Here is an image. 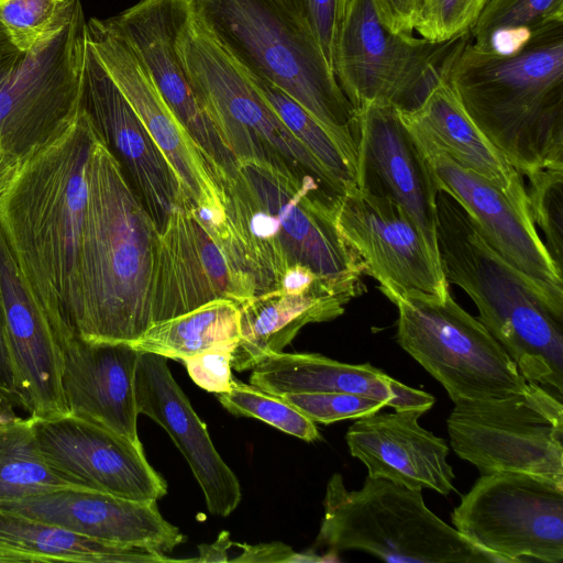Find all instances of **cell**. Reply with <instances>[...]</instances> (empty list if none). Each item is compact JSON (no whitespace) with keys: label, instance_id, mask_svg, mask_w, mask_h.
<instances>
[{"label":"cell","instance_id":"obj_15","mask_svg":"<svg viewBox=\"0 0 563 563\" xmlns=\"http://www.w3.org/2000/svg\"><path fill=\"white\" fill-rule=\"evenodd\" d=\"M189 0H140L104 24L122 38L214 170L232 175L238 161L201 106L181 58L179 41Z\"/></svg>","mask_w":563,"mask_h":563},{"label":"cell","instance_id":"obj_10","mask_svg":"<svg viewBox=\"0 0 563 563\" xmlns=\"http://www.w3.org/2000/svg\"><path fill=\"white\" fill-rule=\"evenodd\" d=\"M88 45L80 0H66L55 23L0 84V151L23 163L77 119Z\"/></svg>","mask_w":563,"mask_h":563},{"label":"cell","instance_id":"obj_9","mask_svg":"<svg viewBox=\"0 0 563 563\" xmlns=\"http://www.w3.org/2000/svg\"><path fill=\"white\" fill-rule=\"evenodd\" d=\"M470 31L445 41L389 32L371 0H350L338 35L333 71L355 111L372 104L418 109L448 77Z\"/></svg>","mask_w":563,"mask_h":563},{"label":"cell","instance_id":"obj_42","mask_svg":"<svg viewBox=\"0 0 563 563\" xmlns=\"http://www.w3.org/2000/svg\"><path fill=\"white\" fill-rule=\"evenodd\" d=\"M379 22L391 33L412 35L424 8V0H371Z\"/></svg>","mask_w":563,"mask_h":563},{"label":"cell","instance_id":"obj_25","mask_svg":"<svg viewBox=\"0 0 563 563\" xmlns=\"http://www.w3.org/2000/svg\"><path fill=\"white\" fill-rule=\"evenodd\" d=\"M56 340L68 413L141 443L135 399L139 352L126 343L89 342L76 333H60Z\"/></svg>","mask_w":563,"mask_h":563},{"label":"cell","instance_id":"obj_24","mask_svg":"<svg viewBox=\"0 0 563 563\" xmlns=\"http://www.w3.org/2000/svg\"><path fill=\"white\" fill-rule=\"evenodd\" d=\"M0 296L15 375L16 402L34 418L68 415L60 385L56 336L23 279L1 229Z\"/></svg>","mask_w":563,"mask_h":563},{"label":"cell","instance_id":"obj_1","mask_svg":"<svg viewBox=\"0 0 563 563\" xmlns=\"http://www.w3.org/2000/svg\"><path fill=\"white\" fill-rule=\"evenodd\" d=\"M100 134L80 109L57 139L24 161L0 198V229L54 334L74 332L88 167Z\"/></svg>","mask_w":563,"mask_h":563},{"label":"cell","instance_id":"obj_7","mask_svg":"<svg viewBox=\"0 0 563 563\" xmlns=\"http://www.w3.org/2000/svg\"><path fill=\"white\" fill-rule=\"evenodd\" d=\"M421 492L368 476L361 489L350 490L335 473L327 485L316 543L386 562L498 563L431 511Z\"/></svg>","mask_w":563,"mask_h":563},{"label":"cell","instance_id":"obj_33","mask_svg":"<svg viewBox=\"0 0 563 563\" xmlns=\"http://www.w3.org/2000/svg\"><path fill=\"white\" fill-rule=\"evenodd\" d=\"M244 74L288 130L311 152L319 163L347 191L355 188L356 150L340 140L278 87L261 78Z\"/></svg>","mask_w":563,"mask_h":563},{"label":"cell","instance_id":"obj_36","mask_svg":"<svg viewBox=\"0 0 563 563\" xmlns=\"http://www.w3.org/2000/svg\"><path fill=\"white\" fill-rule=\"evenodd\" d=\"M529 210L545 236V247L563 272V167H544L529 175Z\"/></svg>","mask_w":563,"mask_h":563},{"label":"cell","instance_id":"obj_8","mask_svg":"<svg viewBox=\"0 0 563 563\" xmlns=\"http://www.w3.org/2000/svg\"><path fill=\"white\" fill-rule=\"evenodd\" d=\"M179 48L198 100L238 162L268 163L332 194L347 191L288 130L191 11Z\"/></svg>","mask_w":563,"mask_h":563},{"label":"cell","instance_id":"obj_40","mask_svg":"<svg viewBox=\"0 0 563 563\" xmlns=\"http://www.w3.org/2000/svg\"><path fill=\"white\" fill-rule=\"evenodd\" d=\"M488 0H424L416 31L431 41H445L472 27Z\"/></svg>","mask_w":563,"mask_h":563},{"label":"cell","instance_id":"obj_26","mask_svg":"<svg viewBox=\"0 0 563 563\" xmlns=\"http://www.w3.org/2000/svg\"><path fill=\"white\" fill-rule=\"evenodd\" d=\"M420 416L407 410L356 419L345 434L349 451L366 466L368 477L449 495L455 489L449 445L419 424Z\"/></svg>","mask_w":563,"mask_h":563},{"label":"cell","instance_id":"obj_14","mask_svg":"<svg viewBox=\"0 0 563 563\" xmlns=\"http://www.w3.org/2000/svg\"><path fill=\"white\" fill-rule=\"evenodd\" d=\"M255 294L229 232L208 225L190 200L178 203L158 231L150 289L152 324L218 299L240 307Z\"/></svg>","mask_w":563,"mask_h":563},{"label":"cell","instance_id":"obj_32","mask_svg":"<svg viewBox=\"0 0 563 563\" xmlns=\"http://www.w3.org/2000/svg\"><path fill=\"white\" fill-rule=\"evenodd\" d=\"M65 488H79L44 459L32 418L0 423V505Z\"/></svg>","mask_w":563,"mask_h":563},{"label":"cell","instance_id":"obj_23","mask_svg":"<svg viewBox=\"0 0 563 563\" xmlns=\"http://www.w3.org/2000/svg\"><path fill=\"white\" fill-rule=\"evenodd\" d=\"M0 508L100 541L163 554L186 540L176 526L163 518L156 501L91 489H58L5 503Z\"/></svg>","mask_w":563,"mask_h":563},{"label":"cell","instance_id":"obj_44","mask_svg":"<svg viewBox=\"0 0 563 563\" xmlns=\"http://www.w3.org/2000/svg\"><path fill=\"white\" fill-rule=\"evenodd\" d=\"M0 387L9 393L16 402V386L13 363L11 358L5 318L0 296Z\"/></svg>","mask_w":563,"mask_h":563},{"label":"cell","instance_id":"obj_29","mask_svg":"<svg viewBox=\"0 0 563 563\" xmlns=\"http://www.w3.org/2000/svg\"><path fill=\"white\" fill-rule=\"evenodd\" d=\"M250 384L276 396L302 393H345L372 397L395 411L422 415L434 397L394 379L377 367L347 364L318 353L279 352L252 368Z\"/></svg>","mask_w":563,"mask_h":563},{"label":"cell","instance_id":"obj_21","mask_svg":"<svg viewBox=\"0 0 563 563\" xmlns=\"http://www.w3.org/2000/svg\"><path fill=\"white\" fill-rule=\"evenodd\" d=\"M80 109L121 164L158 231L173 209L190 200L139 115L87 45ZM191 201V200H190Z\"/></svg>","mask_w":563,"mask_h":563},{"label":"cell","instance_id":"obj_16","mask_svg":"<svg viewBox=\"0 0 563 563\" xmlns=\"http://www.w3.org/2000/svg\"><path fill=\"white\" fill-rule=\"evenodd\" d=\"M336 225L363 265L364 275L390 294H419L443 299L449 292L440 260L413 219L389 199L346 191L335 216Z\"/></svg>","mask_w":563,"mask_h":563},{"label":"cell","instance_id":"obj_35","mask_svg":"<svg viewBox=\"0 0 563 563\" xmlns=\"http://www.w3.org/2000/svg\"><path fill=\"white\" fill-rule=\"evenodd\" d=\"M216 395L220 404L234 416L256 418L307 442L321 438L316 422L280 396L245 384L233 376L230 389Z\"/></svg>","mask_w":563,"mask_h":563},{"label":"cell","instance_id":"obj_30","mask_svg":"<svg viewBox=\"0 0 563 563\" xmlns=\"http://www.w3.org/2000/svg\"><path fill=\"white\" fill-rule=\"evenodd\" d=\"M0 562L164 563L183 560L100 541L0 508Z\"/></svg>","mask_w":563,"mask_h":563},{"label":"cell","instance_id":"obj_31","mask_svg":"<svg viewBox=\"0 0 563 563\" xmlns=\"http://www.w3.org/2000/svg\"><path fill=\"white\" fill-rule=\"evenodd\" d=\"M239 339L240 307L231 300L218 299L151 324L130 345L137 352L183 361Z\"/></svg>","mask_w":563,"mask_h":563},{"label":"cell","instance_id":"obj_39","mask_svg":"<svg viewBox=\"0 0 563 563\" xmlns=\"http://www.w3.org/2000/svg\"><path fill=\"white\" fill-rule=\"evenodd\" d=\"M314 37L333 69L338 35L350 0H276Z\"/></svg>","mask_w":563,"mask_h":563},{"label":"cell","instance_id":"obj_2","mask_svg":"<svg viewBox=\"0 0 563 563\" xmlns=\"http://www.w3.org/2000/svg\"><path fill=\"white\" fill-rule=\"evenodd\" d=\"M87 184L73 329L89 342L131 344L152 324L158 230L101 136Z\"/></svg>","mask_w":563,"mask_h":563},{"label":"cell","instance_id":"obj_11","mask_svg":"<svg viewBox=\"0 0 563 563\" xmlns=\"http://www.w3.org/2000/svg\"><path fill=\"white\" fill-rule=\"evenodd\" d=\"M398 310V344L431 374L455 401L507 398L532 383L483 323L449 292L443 299L419 294L386 296Z\"/></svg>","mask_w":563,"mask_h":563},{"label":"cell","instance_id":"obj_5","mask_svg":"<svg viewBox=\"0 0 563 563\" xmlns=\"http://www.w3.org/2000/svg\"><path fill=\"white\" fill-rule=\"evenodd\" d=\"M437 244L449 284L462 288L478 320L526 380L563 396L562 323L545 300L493 247L476 221L439 191Z\"/></svg>","mask_w":563,"mask_h":563},{"label":"cell","instance_id":"obj_3","mask_svg":"<svg viewBox=\"0 0 563 563\" xmlns=\"http://www.w3.org/2000/svg\"><path fill=\"white\" fill-rule=\"evenodd\" d=\"M446 79L518 173L563 167V22L533 32L508 54L476 49L470 37Z\"/></svg>","mask_w":563,"mask_h":563},{"label":"cell","instance_id":"obj_43","mask_svg":"<svg viewBox=\"0 0 563 563\" xmlns=\"http://www.w3.org/2000/svg\"><path fill=\"white\" fill-rule=\"evenodd\" d=\"M239 550L230 562L243 563H291V562H312L323 559L312 554L296 553L290 547L282 542H271L261 544H242L233 542Z\"/></svg>","mask_w":563,"mask_h":563},{"label":"cell","instance_id":"obj_12","mask_svg":"<svg viewBox=\"0 0 563 563\" xmlns=\"http://www.w3.org/2000/svg\"><path fill=\"white\" fill-rule=\"evenodd\" d=\"M454 402L450 445L482 475L528 474L563 489L562 397L532 383L523 394Z\"/></svg>","mask_w":563,"mask_h":563},{"label":"cell","instance_id":"obj_41","mask_svg":"<svg viewBox=\"0 0 563 563\" xmlns=\"http://www.w3.org/2000/svg\"><path fill=\"white\" fill-rule=\"evenodd\" d=\"M236 343H222L183 360L191 379L207 391H228L232 379L231 357Z\"/></svg>","mask_w":563,"mask_h":563},{"label":"cell","instance_id":"obj_45","mask_svg":"<svg viewBox=\"0 0 563 563\" xmlns=\"http://www.w3.org/2000/svg\"><path fill=\"white\" fill-rule=\"evenodd\" d=\"M231 542L229 532L222 531L214 542L200 544L198 547L199 555L195 559H187V562H228Z\"/></svg>","mask_w":563,"mask_h":563},{"label":"cell","instance_id":"obj_13","mask_svg":"<svg viewBox=\"0 0 563 563\" xmlns=\"http://www.w3.org/2000/svg\"><path fill=\"white\" fill-rule=\"evenodd\" d=\"M451 518L466 540L498 563L563 561V489L544 479L482 475Z\"/></svg>","mask_w":563,"mask_h":563},{"label":"cell","instance_id":"obj_6","mask_svg":"<svg viewBox=\"0 0 563 563\" xmlns=\"http://www.w3.org/2000/svg\"><path fill=\"white\" fill-rule=\"evenodd\" d=\"M194 19L246 74L278 87L356 150L355 110L311 33L276 0H189Z\"/></svg>","mask_w":563,"mask_h":563},{"label":"cell","instance_id":"obj_46","mask_svg":"<svg viewBox=\"0 0 563 563\" xmlns=\"http://www.w3.org/2000/svg\"><path fill=\"white\" fill-rule=\"evenodd\" d=\"M24 54L11 42L0 25V84L11 74Z\"/></svg>","mask_w":563,"mask_h":563},{"label":"cell","instance_id":"obj_38","mask_svg":"<svg viewBox=\"0 0 563 563\" xmlns=\"http://www.w3.org/2000/svg\"><path fill=\"white\" fill-rule=\"evenodd\" d=\"M313 422L330 424L346 419H360L379 412L385 401L345 393H302L280 396Z\"/></svg>","mask_w":563,"mask_h":563},{"label":"cell","instance_id":"obj_19","mask_svg":"<svg viewBox=\"0 0 563 563\" xmlns=\"http://www.w3.org/2000/svg\"><path fill=\"white\" fill-rule=\"evenodd\" d=\"M439 191L450 195L476 221L493 247L563 321V272L537 232L530 210L486 178L445 156L430 158Z\"/></svg>","mask_w":563,"mask_h":563},{"label":"cell","instance_id":"obj_47","mask_svg":"<svg viewBox=\"0 0 563 563\" xmlns=\"http://www.w3.org/2000/svg\"><path fill=\"white\" fill-rule=\"evenodd\" d=\"M22 165L23 162L16 156L0 151V198L12 186Z\"/></svg>","mask_w":563,"mask_h":563},{"label":"cell","instance_id":"obj_17","mask_svg":"<svg viewBox=\"0 0 563 563\" xmlns=\"http://www.w3.org/2000/svg\"><path fill=\"white\" fill-rule=\"evenodd\" d=\"M88 41L174 169L183 191L209 225L224 224L223 194L213 168L169 109L128 44L102 19L87 21Z\"/></svg>","mask_w":563,"mask_h":563},{"label":"cell","instance_id":"obj_48","mask_svg":"<svg viewBox=\"0 0 563 563\" xmlns=\"http://www.w3.org/2000/svg\"><path fill=\"white\" fill-rule=\"evenodd\" d=\"M14 402V398L0 387V423L14 421L20 418L13 409Z\"/></svg>","mask_w":563,"mask_h":563},{"label":"cell","instance_id":"obj_20","mask_svg":"<svg viewBox=\"0 0 563 563\" xmlns=\"http://www.w3.org/2000/svg\"><path fill=\"white\" fill-rule=\"evenodd\" d=\"M355 114L356 188L400 206L440 260L435 205L439 190L428 159L397 109L372 104Z\"/></svg>","mask_w":563,"mask_h":563},{"label":"cell","instance_id":"obj_27","mask_svg":"<svg viewBox=\"0 0 563 563\" xmlns=\"http://www.w3.org/2000/svg\"><path fill=\"white\" fill-rule=\"evenodd\" d=\"M398 112L428 161L445 156L529 208L522 175L472 121L446 78L431 90L418 109Z\"/></svg>","mask_w":563,"mask_h":563},{"label":"cell","instance_id":"obj_34","mask_svg":"<svg viewBox=\"0 0 563 563\" xmlns=\"http://www.w3.org/2000/svg\"><path fill=\"white\" fill-rule=\"evenodd\" d=\"M563 22V0H488L470 29L479 51L508 54L530 35Z\"/></svg>","mask_w":563,"mask_h":563},{"label":"cell","instance_id":"obj_22","mask_svg":"<svg viewBox=\"0 0 563 563\" xmlns=\"http://www.w3.org/2000/svg\"><path fill=\"white\" fill-rule=\"evenodd\" d=\"M139 413L159 424L189 464L210 514L227 517L241 501L238 477L216 450L206 424L172 375L167 358L139 352L135 369Z\"/></svg>","mask_w":563,"mask_h":563},{"label":"cell","instance_id":"obj_4","mask_svg":"<svg viewBox=\"0 0 563 563\" xmlns=\"http://www.w3.org/2000/svg\"><path fill=\"white\" fill-rule=\"evenodd\" d=\"M343 196L268 163L239 161L225 188V218L254 266L282 275L299 264L364 290L362 262L336 225Z\"/></svg>","mask_w":563,"mask_h":563},{"label":"cell","instance_id":"obj_37","mask_svg":"<svg viewBox=\"0 0 563 563\" xmlns=\"http://www.w3.org/2000/svg\"><path fill=\"white\" fill-rule=\"evenodd\" d=\"M66 0H0V25L23 53L55 23Z\"/></svg>","mask_w":563,"mask_h":563},{"label":"cell","instance_id":"obj_18","mask_svg":"<svg viewBox=\"0 0 563 563\" xmlns=\"http://www.w3.org/2000/svg\"><path fill=\"white\" fill-rule=\"evenodd\" d=\"M31 418L45 461L75 486L140 501L165 496L166 482L141 443L69 413Z\"/></svg>","mask_w":563,"mask_h":563},{"label":"cell","instance_id":"obj_28","mask_svg":"<svg viewBox=\"0 0 563 563\" xmlns=\"http://www.w3.org/2000/svg\"><path fill=\"white\" fill-rule=\"evenodd\" d=\"M362 289L321 278L305 289L277 288L257 294L240 306V339L231 367L252 369L283 350L309 323L331 321Z\"/></svg>","mask_w":563,"mask_h":563}]
</instances>
